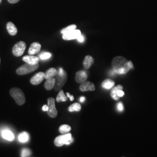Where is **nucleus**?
Returning <instances> with one entry per match:
<instances>
[{
    "label": "nucleus",
    "instance_id": "39448f33",
    "mask_svg": "<svg viewBox=\"0 0 157 157\" xmlns=\"http://www.w3.org/2000/svg\"><path fill=\"white\" fill-rule=\"evenodd\" d=\"M39 63L32 65L28 63L23 65L17 69V73L18 75H25L32 73L39 68Z\"/></svg>",
    "mask_w": 157,
    "mask_h": 157
},
{
    "label": "nucleus",
    "instance_id": "7ed1b4c3",
    "mask_svg": "<svg viewBox=\"0 0 157 157\" xmlns=\"http://www.w3.org/2000/svg\"><path fill=\"white\" fill-rule=\"evenodd\" d=\"M10 95L15 100L18 105H22L26 101L25 96L22 90L19 88L14 87L12 88L10 91Z\"/></svg>",
    "mask_w": 157,
    "mask_h": 157
},
{
    "label": "nucleus",
    "instance_id": "a878e982",
    "mask_svg": "<svg viewBox=\"0 0 157 157\" xmlns=\"http://www.w3.org/2000/svg\"><path fill=\"white\" fill-rule=\"evenodd\" d=\"M51 56V54L50 52H43L40 55V58L42 60H45L47 59H49Z\"/></svg>",
    "mask_w": 157,
    "mask_h": 157
},
{
    "label": "nucleus",
    "instance_id": "bb28decb",
    "mask_svg": "<svg viewBox=\"0 0 157 157\" xmlns=\"http://www.w3.org/2000/svg\"><path fill=\"white\" fill-rule=\"evenodd\" d=\"M32 154V152L28 148H24L23 149L22 151V154H21V157H30V155Z\"/></svg>",
    "mask_w": 157,
    "mask_h": 157
},
{
    "label": "nucleus",
    "instance_id": "f704fd0d",
    "mask_svg": "<svg viewBox=\"0 0 157 157\" xmlns=\"http://www.w3.org/2000/svg\"><path fill=\"white\" fill-rule=\"evenodd\" d=\"M1 0H0V2H1Z\"/></svg>",
    "mask_w": 157,
    "mask_h": 157
},
{
    "label": "nucleus",
    "instance_id": "dca6fc26",
    "mask_svg": "<svg viewBox=\"0 0 157 157\" xmlns=\"http://www.w3.org/2000/svg\"><path fill=\"white\" fill-rule=\"evenodd\" d=\"M122 89H123V87L120 84L112 88V90L111 91V96L113 100L116 101H118L119 100V97H118L117 95V91L119 90H122Z\"/></svg>",
    "mask_w": 157,
    "mask_h": 157
},
{
    "label": "nucleus",
    "instance_id": "ddd939ff",
    "mask_svg": "<svg viewBox=\"0 0 157 157\" xmlns=\"http://www.w3.org/2000/svg\"><path fill=\"white\" fill-rule=\"evenodd\" d=\"M22 60L26 63L32 64V65H35L39 63V58L37 56H33L32 55H29V56H23Z\"/></svg>",
    "mask_w": 157,
    "mask_h": 157
},
{
    "label": "nucleus",
    "instance_id": "5701e85b",
    "mask_svg": "<svg viewBox=\"0 0 157 157\" xmlns=\"http://www.w3.org/2000/svg\"><path fill=\"white\" fill-rule=\"evenodd\" d=\"M71 130V127L67 124H62L59 128V132L61 134L68 133Z\"/></svg>",
    "mask_w": 157,
    "mask_h": 157
},
{
    "label": "nucleus",
    "instance_id": "4468645a",
    "mask_svg": "<svg viewBox=\"0 0 157 157\" xmlns=\"http://www.w3.org/2000/svg\"><path fill=\"white\" fill-rule=\"evenodd\" d=\"M6 29H7L8 32L11 36H15L17 33V27L11 22H9L7 23Z\"/></svg>",
    "mask_w": 157,
    "mask_h": 157
},
{
    "label": "nucleus",
    "instance_id": "b1692460",
    "mask_svg": "<svg viewBox=\"0 0 157 157\" xmlns=\"http://www.w3.org/2000/svg\"><path fill=\"white\" fill-rule=\"evenodd\" d=\"M18 139H19V140L21 142H22V143L26 142L28 140L29 135L26 132H23L19 135Z\"/></svg>",
    "mask_w": 157,
    "mask_h": 157
},
{
    "label": "nucleus",
    "instance_id": "f3484780",
    "mask_svg": "<svg viewBox=\"0 0 157 157\" xmlns=\"http://www.w3.org/2000/svg\"><path fill=\"white\" fill-rule=\"evenodd\" d=\"M55 83H56V78H54L47 79L44 84V87L45 89L47 90H52L54 87Z\"/></svg>",
    "mask_w": 157,
    "mask_h": 157
},
{
    "label": "nucleus",
    "instance_id": "473e14b6",
    "mask_svg": "<svg viewBox=\"0 0 157 157\" xmlns=\"http://www.w3.org/2000/svg\"><path fill=\"white\" fill-rule=\"evenodd\" d=\"M42 109L43 111H47L48 109V105H44L43 108H42Z\"/></svg>",
    "mask_w": 157,
    "mask_h": 157
},
{
    "label": "nucleus",
    "instance_id": "412c9836",
    "mask_svg": "<svg viewBox=\"0 0 157 157\" xmlns=\"http://www.w3.org/2000/svg\"><path fill=\"white\" fill-rule=\"evenodd\" d=\"M67 97L63 93V91L62 90H60L58 94L57 95L56 98V102H65L67 101Z\"/></svg>",
    "mask_w": 157,
    "mask_h": 157
},
{
    "label": "nucleus",
    "instance_id": "2f4dec72",
    "mask_svg": "<svg viewBox=\"0 0 157 157\" xmlns=\"http://www.w3.org/2000/svg\"><path fill=\"white\" fill-rule=\"evenodd\" d=\"M20 0H8V1L11 4H16Z\"/></svg>",
    "mask_w": 157,
    "mask_h": 157
},
{
    "label": "nucleus",
    "instance_id": "20e7f679",
    "mask_svg": "<svg viewBox=\"0 0 157 157\" xmlns=\"http://www.w3.org/2000/svg\"><path fill=\"white\" fill-rule=\"evenodd\" d=\"M73 140L71 133H68L56 137L54 140V144L56 147H61L64 144H70Z\"/></svg>",
    "mask_w": 157,
    "mask_h": 157
},
{
    "label": "nucleus",
    "instance_id": "423d86ee",
    "mask_svg": "<svg viewBox=\"0 0 157 157\" xmlns=\"http://www.w3.org/2000/svg\"><path fill=\"white\" fill-rule=\"evenodd\" d=\"M26 44L25 42L21 41L16 43L12 48V53L15 56H21L24 54Z\"/></svg>",
    "mask_w": 157,
    "mask_h": 157
},
{
    "label": "nucleus",
    "instance_id": "9d476101",
    "mask_svg": "<svg viewBox=\"0 0 157 157\" xmlns=\"http://www.w3.org/2000/svg\"><path fill=\"white\" fill-rule=\"evenodd\" d=\"M80 90L83 92L87 91H94L95 89V86L94 83L91 82L86 81L83 83H82L79 87Z\"/></svg>",
    "mask_w": 157,
    "mask_h": 157
},
{
    "label": "nucleus",
    "instance_id": "4be33fe9",
    "mask_svg": "<svg viewBox=\"0 0 157 157\" xmlns=\"http://www.w3.org/2000/svg\"><path fill=\"white\" fill-rule=\"evenodd\" d=\"M81 105L78 103H74L72 104L71 106L68 107V111L69 112H78L81 110Z\"/></svg>",
    "mask_w": 157,
    "mask_h": 157
},
{
    "label": "nucleus",
    "instance_id": "a211bd4d",
    "mask_svg": "<svg viewBox=\"0 0 157 157\" xmlns=\"http://www.w3.org/2000/svg\"><path fill=\"white\" fill-rule=\"evenodd\" d=\"M2 137L6 140L12 141L15 139V136L10 130H4L2 133Z\"/></svg>",
    "mask_w": 157,
    "mask_h": 157
},
{
    "label": "nucleus",
    "instance_id": "f257e3e1",
    "mask_svg": "<svg viewBox=\"0 0 157 157\" xmlns=\"http://www.w3.org/2000/svg\"><path fill=\"white\" fill-rule=\"evenodd\" d=\"M112 67L113 71L118 75H124L133 68L132 61H128L123 56H116L112 61Z\"/></svg>",
    "mask_w": 157,
    "mask_h": 157
},
{
    "label": "nucleus",
    "instance_id": "6ab92c4d",
    "mask_svg": "<svg viewBox=\"0 0 157 157\" xmlns=\"http://www.w3.org/2000/svg\"><path fill=\"white\" fill-rule=\"evenodd\" d=\"M57 73H58V71L55 68L51 67L45 72V78L47 80L48 78H52L56 76Z\"/></svg>",
    "mask_w": 157,
    "mask_h": 157
},
{
    "label": "nucleus",
    "instance_id": "cd10ccee",
    "mask_svg": "<svg viewBox=\"0 0 157 157\" xmlns=\"http://www.w3.org/2000/svg\"><path fill=\"white\" fill-rule=\"evenodd\" d=\"M117 107H118V110L119 111L122 112L124 110V106L122 102H119Z\"/></svg>",
    "mask_w": 157,
    "mask_h": 157
},
{
    "label": "nucleus",
    "instance_id": "f8f14e48",
    "mask_svg": "<svg viewBox=\"0 0 157 157\" xmlns=\"http://www.w3.org/2000/svg\"><path fill=\"white\" fill-rule=\"evenodd\" d=\"M41 45L39 43L34 42L31 44L29 49V54L33 56V55L38 53L41 50Z\"/></svg>",
    "mask_w": 157,
    "mask_h": 157
},
{
    "label": "nucleus",
    "instance_id": "1a4fd4ad",
    "mask_svg": "<svg viewBox=\"0 0 157 157\" xmlns=\"http://www.w3.org/2000/svg\"><path fill=\"white\" fill-rule=\"evenodd\" d=\"M45 78V73L40 72L36 74L33 77L30 79V83L33 85H38L40 84Z\"/></svg>",
    "mask_w": 157,
    "mask_h": 157
},
{
    "label": "nucleus",
    "instance_id": "6e6552de",
    "mask_svg": "<svg viewBox=\"0 0 157 157\" xmlns=\"http://www.w3.org/2000/svg\"><path fill=\"white\" fill-rule=\"evenodd\" d=\"M82 34L80 30L75 29L69 32L63 34L62 38L65 40H71L77 39L78 36Z\"/></svg>",
    "mask_w": 157,
    "mask_h": 157
},
{
    "label": "nucleus",
    "instance_id": "aec40b11",
    "mask_svg": "<svg viewBox=\"0 0 157 157\" xmlns=\"http://www.w3.org/2000/svg\"><path fill=\"white\" fill-rule=\"evenodd\" d=\"M115 82L111 79H106L102 83V87L105 89H111L114 86Z\"/></svg>",
    "mask_w": 157,
    "mask_h": 157
},
{
    "label": "nucleus",
    "instance_id": "2eb2a0df",
    "mask_svg": "<svg viewBox=\"0 0 157 157\" xmlns=\"http://www.w3.org/2000/svg\"><path fill=\"white\" fill-rule=\"evenodd\" d=\"M94 60L92 56H87L85 57L84 61L83 62V67L85 69H88L94 63Z\"/></svg>",
    "mask_w": 157,
    "mask_h": 157
},
{
    "label": "nucleus",
    "instance_id": "9b49d317",
    "mask_svg": "<svg viewBox=\"0 0 157 157\" xmlns=\"http://www.w3.org/2000/svg\"><path fill=\"white\" fill-rule=\"evenodd\" d=\"M87 79V75L84 71H78L76 74L75 80L78 83H83Z\"/></svg>",
    "mask_w": 157,
    "mask_h": 157
},
{
    "label": "nucleus",
    "instance_id": "393cba45",
    "mask_svg": "<svg viewBox=\"0 0 157 157\" xmlns=\"http://www.w3.org/2000/svg\"><path fill=\"white\" fill-rule=\"evenodd\" d=\"M76 28H77L76 25H70V26H67V28L62 29V30H61V33L62 34H63L69 32H71V31H72V30H73L76 29Z\"/></svg>",
    "mask_w": 157,
    "mask_h": 157
},
{
    "label": "nucleus",
    "instance_id": "0eeeda50",
    "mask_svg": "<svg viewBox=\"0 0 157 157\" xmlns=\"http://www.w3.org/2000/svg\"><path fill=\"white\" fill-rule=\"evenodd\" d=\"M48 109L47 111L48 115L50 118H54L56 117L58 115V111L56 110L55 104V99L52 97L48 98Z\"/></svg>",
    "mask_w": 157,
    "mask_h": 157
},
{
    "label": "nucleus",
    "instance_id": "f03ea898",
    "mask_svg": "<svg viewBox=\"0 0 157 157\" xmlns=\"http://www.w3.org/2000/svg\"><path fill=\"white\" fill-rule=\"evenodd\" d=\"M67 79V73L62 69L59 67L58 73L56 76V83L54 86V90L56 91H59L62 87L66 83Z\"/></svg>",
    "mask_w": 157,
    "mask_h": 157
},
{
    "label": "nucleus",
    "instance_id": "72a5a7b5",
    "mask_svg": "<svg viewBox=\"0 0 157 157\" xmlns=\"http://www.w3.org/2000/svg\"><path fill=\"white\" fill-rule=\"evenodd\" d=\"M84 100H85V98H84V97H80V101L81 102H84Z\"/></svg>",
    "mask_w": 157,
    "mask_h": 157
},
{
    "label": "nucleus",
    "instance_id": "c85d7f7f",
    "mask_svg": "<svg viewBox=\"0 0 157 157\" xmlns=\"http://www.w3.org/2000/svg\"><path fill=\"white\" fill-rule=\"evenodd\" d=\"M77 40H78V41H79V42L82 43V42H83V41H84V37H83V36H82V34H80V35L78 36V37Z\"/></svg>",
    "mask_w": 157,
    "mask_h": 157
},
{
    "label": "nucleus",
    "instance_id": "c756f323",
    "mask_svg": "<svg viewBox=\"0 0 157 157\" xmlns=\"http://www.w3.org/2000/svg\"><path fill=\"white\" fill-rule=\"evenodd\" d=\"M117 95L119 97H123L124 95V92L122 90H119L117 91Z\"/></svg>",
    "mask_w": 157,
    "mask_h": 157
},
{
    "label": "nucleus",
    "instance_id": "7c9ffc66",
    "mask_svg": "<svg viewBox=\"0 0 157 157\" xmlns=\"http://www.w3.org/2000/svg\"><path fill=\"white\" fill-rule=\"evenodd\" d=\"M67 97H69L70 98V100L71 101H73L74 100V97L73 95H71L69 93H67Z\"/></svg>",
    "mask_w": 157,
    "mask_h": 157
},
{
    "label": "nucleus",
    "instance_id": "c9c22d12",
    "mask_svg": "<svg viewBox=\"0 0 157 157\" xmlns=\"http://www.w3.org/2000/svg\"><path fill=\"white\" fill-rule=\"evenodd\" d=\"M0 61H1V59H0Z\"/></svg>",
    "mask_w": 157,
    "mask_h": 157
}]
</instances>
